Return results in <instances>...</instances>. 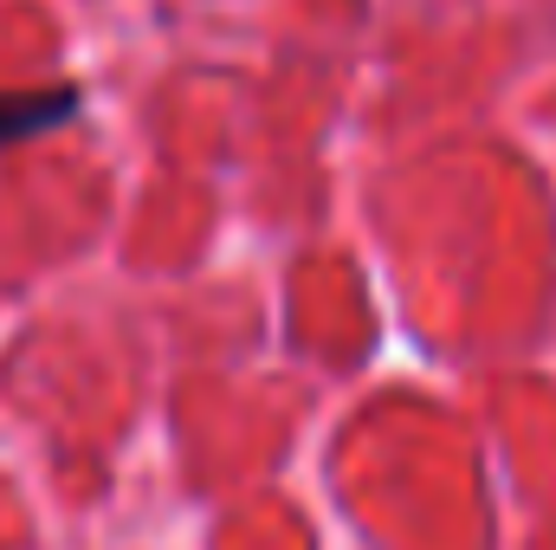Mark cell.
I'll return each instance as SVG.
<instances>
[{
    "label": "cell",
    "instance_id": "obj_1",
    "mask_svg": "<svg viewBox=\"0 0 556 550\" xmlns=\"http://www.w3.org/2000/svg\"><path fill=\"white\" fill-rule=\"evenodd\" d=\"M85 104L78 85H52V91H20V98H0V149L13 137H39L52 124H72Z\"/></svg>",
    "mask_w": 556,
    "mask_h": 550
}]
</instances>
